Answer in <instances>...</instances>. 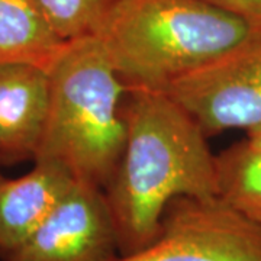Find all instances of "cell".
I'll return each instance as SVG.
<instances>
[{
	"mask_svg": "<svg viewBox=\"0 0 261 261\" xmlns=\"http://www.w3.org/2000/svg\"><path fill=\"white\" fill-rule=\"evenodd\" d=\"M64 167L34 161L32 170L15 178L0 176V258L18 250L75 185Z\"/></svg>",
	"mask_w": 261,
	"mask_h": 261,
	"instance_id": "obj_8",
	"label": "cell"
},
{
	"mask_svg": "<svg viewBox=\"0 0 261 261\" xmlns=\"http://www.w3.org/2000/svg\"><path fill=\"white\" fill-rule=\"evenodd\" d=\"M118 255L105 190L75 181L37 231L2 261H112Z\"/></svg>",
	"mask_w": 261,
	"mask_h": 261,
	"instance_id": "obj_6",
	"label": "cell"
},
{
	"mask_svg": "<svg viewBox=\"0 0 261 261\" xmlns=\"http://www.w3.org/2000/svg\"><path fill=\"white\" fill-rule=\"evenodd\" d=\"M219 9L231 13L248 23L252 29H261V0H205Z\"/></svg>",
	"mask_w": 261,
	"mask_h": 261,
	"instance_id": "obj_12",
	"label": "cell"
},
{
	"mask_svg": "<svg viewBox=\"0 0 261 261\" xmlns=\"http://www.w3.org/2000/svg\"><path fill=\"white\" fill-rule=\"evenodd\" d=\"M251 32L205 0H121L94 37L128 90L167 92Z\"/></svg>",
	"mask_w": 261,
	"mask_h": 261,
	"instance_id": "obj_2",
	"label": "cell"
},
{
	"mask_svg": "<svg viewBox=\"0 0 261 261\" xmlns=\"http://www.w3.org/2000/svg\"><path fill=\"white\" fill-rule=\"evenodd\" d=\"M218 196L237 212L261 225V145L235 142L216 155Z\"/></svg>",
	"mask_w": 261,
	"mask_h": 261,
	"instance_id": "obj_10",
	"label": "cell"
},
{
	"mask_svg": "<svg viewBox=\"0 0 261 261\" xmlns=\"http://www.w3.org/2000/svg\"><path fill=\"white\" fill-rule=\"evenodd\" d=\"M121 0H37L49 25L64 41L94 37Z\"/></svg>",
	"mask_w": 261,
	"mask_h": 261,
	"instance_id": "obj_11",
	"label": "cell"
},
{
	"mask_svg": "<svg viewBox=\"0 0 261 261\" xmlns=\"http://www.w3.org/2000/svg\"><path fill=\"white\" fill-rule=\"evenodd\" d=\"M51 82L47 68L0 64V164L34 161L47 128Z\"/></svg>",
	"mask_w": 261,
	"mask_h": 261,
	"instance_id": "obj_7",
	"label": "cell"
},
{
	"mask_svg": "<svg viewBox=\"0 0 261 261\" xmlns=\"http://www.w3.org/2000/svg\"><path fill=\"white\" fill-rule=\"evenodd\" d=\"M122 115L125 147L105 193L119 254H129L157 238L173 200L219 196L216 155L206 142L207 137L170 94L129 89Z\"/></svg>",
	"mask_w": 261,
	"mask_h": 261,
	"instance_id": "obj_1",
	"label": "cell"
},
{
	"mask_svg": "<svg viewBox=\"0 0 261 261\" xmlns=\"http://www.w3.org/2000/svg\"><path fill=\"white\" fill-rule=\"evenodd\" d=\"M112 261H261V225L221 197H178L152 243Z\"/></svg>",
	"mask_w": 261,
	"mask_h": 261,
	"instance_id": "obj_4",
	"label": "cell"
},
{
	"mask_svg": "<svg viewBox=\"0 0 261 261\" xmlns=\"http://www.w3.org/2000/svg\"><path fill=\"white\" fill-rule=\"evenodd\" d=\"M48 73L49 115L34 161L56 163L77 181L105 190L125 147L128 87L96 37L67 41Z\"/></svg>",
	"mask_w": 261,
	"mask_h": 261,
	"instance_id": "obj_3",
	"label": "cell"
},
{
	"mask_svg": "<svg viewBox=\"0 0 261 261\" xmlns=\"http://www.w3.org/2000/svg\"><path fill=\"white\" fill-rule=\"evenodd\" d=\"M65 42L37 0H0V64L28 63L48 70Z\"/></svg>",
	"mask_w": 261,
	"mask_h": 261,
	"instance_id": "obj_9",
	"label": "cell"
},
{
	"mask_svg": "<svg viewBox=\"0 0 261 261\" xmlns=\"http://www.w3.org/2000/svg\"><path fill=\"white\" fill-rule=\"evenodd\" d=\"M247 140H250L254 144L257 145H261V128H257V129H252L250 132H247Z\"/></svg>",
	"mask_w": 261,
	"mask_h": 261,
	"instance_id": "obj_13",
	"label": "cell"
},
{
	"mask_svg": "<svg viewBox=\"0 0 261 261\" xmlns=\"http://www.w3.org/2000/svg\"><path fill=\"white\" fill-rule=\"evenodd\" d=\"M206 137L261 128V29L167 89Z\"/></svg>",
	"mask_w": 261,
	"mask_h": 261,
	"instance_id": "obj_5",
	"label": "cell"
}]
</instances>
